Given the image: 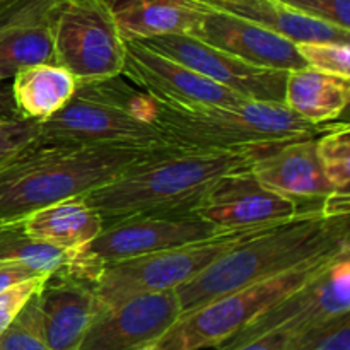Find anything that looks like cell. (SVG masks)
Returning <instances> with one entry per match:
<instances>
[{
  "label": "cell",
  "instance_id": "1",
  "mask_svg": "<svg viewBox=\"0 0 350 350\" xmlns=\"http://www.w3.org/2000/svg\"><path fill=\"white\" fill-rule=\"evenodd\" d=\"M350 214L304 212L270 226L236 245L190 282L176 289L181 311L188 313L224 294L280 275L308 260L350 250ZM181 313V314H183Z\"/></svg>",
  "mask_w": 350,
  "mask_h": 350
},
{
  "label": "cell",
  "instance_id": "2",
  "mask_svg": "<svg viewBox=\"0 0 350 350\" xmlns=\"http://www.w3.org/2000/svg\"><path fill=\"white\" fill-rule=\"evenodd\" d=\"M173 150L180 147L36 144L0 167V219L17 221L55 202L82 197L125 171Z\"/></svg>",
  "mask_w": 350,
  "mask_h": 350
},
{
  "label": "cell",
  "instance_id": "3",
  "mask_svg": "<svg viewBox=\"0 0 350 350\" xmlns=\"http://www.w3.org/2000/svg\"><path fill=\"white\" fill-rule=\"evenodd\" d=\"M269 152V150H267ZM263 150H173L82 195L105 226L135 215L187 214L229 173L250 170Z\"/></svg>",
  "mask_w": 350,
  "mask_h": 350
},
{
  "label": "cell",
  "instance_id": "4",
  "mask_svg": "<svg viewBox=\"0 0 350 350\" xmlns=\"http://www.w3.org/2000/svg\"><path fill=\"white\" fill-rule=\"evenodd\" d=\"M154 123L173 146L183 150L263 152L294 140L318 139L338 125V122L314 125L284 103L253 99L232 106H178L156 101Z\"/></svg>",
  "mask_w": 350,
  "mask_h": 350
},
{
  "label": "cell",
  "instance_id": "5",
  "mask_svg": "<svg viewBox=\"0 0 350 350\" xmlns=\"http://www.w3.org/2000/svg\"><path fill=\"white\" fill-rule=\"evenodd\" d=\"M345 253H350V250L308 260L280 275L232 291L197 310L183 313L163 337L157 338V345L161 350L219 349L269 308L320 275Z\"/></svg>",
  "mask_w": 350,
  "mask_h": 350
},
{
  "label": "cell",
  "instance_id": "6",
  "mask_svg": "<svg viewBox=\"0 0 350 350\" xmlns=\"http://www.w3.org/2000/svg\"><path fill=\"white\" fill-rule=\"evenodd\" d=\"M262 229L265 228L239 229L204 241L109 263L92 282V289L103 308L116 306L142 294L176 291L219 256Z\"/></svg>",
  "mask_w": 350,
  "mask_h": 350
},
{
  "label": "cell",
  "instance_id": "7",
  "mask_svg": "<svg viewBox=\"0 0 350 350\" xmlns=\"http://www.w3.org/2000/svg\"><path fill=\"white\" fill-rule=\"evenodd\" d=\"M226 232L232 231L217 228L190 212L122 219L105 226L91 243L74 252L70 267L65 273L92 284L109 263L204 241Z\"/></svg>",
  "mask_w": 350,
  "mask_h": 350
},
{
  "label": "cell",
  "instance_id": "8",
  "mask_svg": "<svg viewBox=\"0 0 350 350\" xmlns=\"http://www.w3.org/2000/svg\"><path fill=\"white\" fill-rule=\"evenodd\" d=\"M51 24L53 64L77 84L122 75L125 40L103 0H57Z\"/></svg>",
  "mask_w": 350,
  "mask_h": 350
},
{
  "label": "cell",
  "instance_id": "9",
  "mask_svg": "<svg viewBox=\"0 0 350 350\" xmlns=\"http://www.w3.org/2000/svg\"><path fill=\"white\" fill-rule=\"evenodd\" d=\"M38 142L48 146H111L133 149L176 147L154 123L142 122L94 96L75 91L74 98L38 123Z\"/></svg>",
  "mask_w": 350,
  "mask_h": 350
},
{
  "label": "cell",
  "instance_id": "10",
  "mask_svg": "<svg viewBox=\"0 0 350 350\" xmlns=\"http://www.w3.org/2000/svg\"><path fill=\"white\" fill-rule=\"evenodd\" d=\"M349 313L350 253H345L320 275L269 308L219 349L234 347L267 334L296 335Z\"/></svg>",
  "mask_w": 350,
  "mask_h": 350
},
{
  "label": "cell",
  "instance_id": "11",
  "mask_svg": "<svg viewBox=\"0 0 350 350\" xmlns=\"http://www.w3.org/2000/svg\"><path fill=\"white\" fill-rule=\"evenodd\" d=\"M287 198L263 187L250 170L234 171L219 178L207 193L190 208L198 215L226 231L270 228L291 221L304 212L323 211Z\"/></svg>",
  "mask_w": 350,
  "mask_h": 350
},
{
  "label": "cell",
  "instance_id": "12",
  "mask_svg": "<svg viewBox=\"0 0 350 350\" xmlns=\"http://www.w3.org/2000/svg\"><path fill=\"white\" fill-rule=\"evenodd\" d=\"M152 50L187 65L245 99L284 103L289 72L248 64L191 34H161L140 40Z\"/></svg>",
  "mask_w": 350,
  "mask_h": 350
},
{
  "label": "cell",
  "instance_id": "13",
  "mask_svg": "<svg viewBox=\"0 0 350 350\" xmlns=\"http://www.w3.org/2000/svg\"><path fill=\"white\" fill-rule=\"evenodd\" d=\"M122 74L140 85L152 99L170 105L232 106L246 101L224 85L137 40H125Z\"/></svg>",
  "mask_w": 350,
  "mask_h": 350
},
{
  "label": "cell",
  "instance_id": "14",
  "mask_svg": "<svg viewBox=\"0 0 350 350\" xmlns=\"http://www.w3.org/2000/svg\"><path fill=\"white\" fill-rule=\"evenodd\" d=\"M176 291L135 296L103 308L77 350H133L163 337L181 317Z\"/></svg>",
  "mask_w": 350,
  "mask_h": 350
},
{
  "label": "cell",
  "instance_id": "15",
  "mask_svg": "<svg viewBox=\"0 0 350 350\" xmlns=\"http://www.w3.org/2000/svg\"><path fill=\"white\" fill-rule=\"evenodd\" d=\"M193 3L200 10V19L191 36L258 67L286 72L306 67L294 41L202 0H193Z\"/></svg>",
  "mask_w": 350,
  "mask_h": 350
},
{
  "label": "cell",
  "instance_id": "16",
  "mask_svg": "<svg viewBox=\"0 0 350 350\" xmlns=\"http://www.w3.org/2000/svg\"><path fill=\"white\" fill-rule=\"evenodd\" d=\"M103 310L92 284L68 273H55L38 293V317L50 350H77L85 332Z\"/></svg>",
  "mask_w": 350,
  "mask_h": 350
},
{
  "label": "cell",
  "instance_id": "17",
  "mask_svg": "<svg viewBox=\"0 0 350 350\" xmlns=\"http://www.w3.org/2000/svg\"><path fill=\"white\" fill-rule=\"evenodd\" d=\"M250 171L263 187L311 207H323L332 195L340 193L325 176L317 154V139L275 147L260 156Z\"/></svg>",
  "mask_w": 350,
  "mask_h": 350
},
{
  "label": "cell",
  "instance_id": "18",
  "mask_svg": "<svg viewBox=\"0 0 350 350\" xmlns=\"http://www.w3.org/2000/svg\"><path fill=\"white\" fill-rule=\"evenodd\" d=\"M55 3L21 0L16 17L0 34V84L31 65L53 64Z\"/></svg>",
  "mask_w": 350,
  "mask_h": 350
},
{
  "label": "cell",
  "instance_id": "19",
  "mask_svg": "<svg viewBox=\"0 0 350 350\" xmlns=\"http://www.w3.org/2000/svg\"><path fill=\"white\" fill-rule=\"evenodd\" d=\"M24 234L58 248L77 252L105 228L101 215L81 197L41 207L19 219Z\"/></svg>",
  "mask_w": 350,
  "mask_h": 350
},
{
  "label": "cell",
  "instance_id": "20",
  "mask_svg": "<svg viewBox=\"0 0 350 350\" xmlns=\"http://www.w3.org/2000/svg\"><path fill=\"white\" fill-rule=\"evenodd\" d=\"M111 10L123 40L161 34H190L200 19L193 0H103Z\"/></svg>",
  "mask_w": 350,
  "mask_h": 350
},
{
  "label": "cell",
  "instance_id": "21",
  "mask_svg": "<svg viewBox=\"0 0 350 350\" xmlns=\"http://www.w3.org/2000/svg\"><path fill=\"white\" fill-rule=\"evenodd\" d=\"M207 5L248 19L294 43L337 41L350 43V31L311 19L279 0H202Z\"/></svg>",
  "mask_w": 350,
  "mask_h": 350
},
{
  "label": "cell",
  "instance_id": "22",
  "mask_svg": "<svg viewBox=\"0 0 350 350\" xmlns=\"http://www.w3.org/2000/svg\"><path fill=\"white\" fill-rule=\"evenodd\" d=\"M77 81L64 67L40 64L23 68L12 77L10 98L17 116L41 123L60 111L75 94Z\"/></svg>",
  "mask_w": 350,
  "mask_h": 350
},
{
  "label": "cell",
  "instance_id": "23",
  "mask_svg": "<svg viewBox=\"0 0 350 350\" xmlns=\"http://www.w3.org/2000/svg\"><path fill=\"white\" fill-rule=\"evenodd\" d=\"M350 99L349 79L304 67L289 72L284 105L308 122L323 125L337 120Z\"/></svg>",
  "mask_w": 350,
  "mask_h": 350
},
{
  "label": "cell",
  "instance_id": "24",
  "mask_svg": "<svg viewBox=\"0 0 350 350\" xmlns=\"http://www.w3.org/2000/svg\"><path fill=\"white\" fill-rule=\"evenodd\" d=\"M72 256L74 252L24 234L19 219L0 231V260L19 262L40 275L65 273L70 267Z\"/></svg>",
  "mask_w": 350,
  "mask_h": 350
},
{
  "label": "cell",
  "instance_id": "25",
  "mask_svg": "<svg viewBox=\"0 0 350 350\" xmlns=\"http://www.w3.org/2000/svg\"><path fill=\"white\" fill-rule=\"evenodd\" d=\"M317 154L327 180L340 193H349L350 185V129L338 123L317 139Z\"/></svg>",
  "mask_w": 350,
  "mask_h": 350
},
{
  "label": "cell",
  "instance_id": "26",
  "mask_svg": "<svg viewBox=\"0 0 350 350\" xmlns=\"http://www.w3.org/2000/svg\"><path fill=\"white\" fill-rule=\"evenodd\" d=\"M286 350H350V313L291 335Z\"/></svg>",
  "mask_w": 350,
  "mask_h": 350
},
{
  "label": "cell",
  "instance_id": "27",
  "mask_svg": "<svg viewBox=\"0 0 350 350\" xmlns=\"http://www.w3.org/2000/svg\"><path fill=\"white\" fill-rule=\"evenodd\" d=\"M0 350H50L41 337L38 293L27 301L16 320L0 334Z\"/></svg>",
  "mask_w": 350,
  "mask_h": 350
},
{
  "label": "cell",
  "instance_id": "28",
  "mask_svg": "<svg viewBox=\"0 0 350 350\" xmlns=\"http://www.w3.org/2000/svg\"><path fill=\"white\" fill-rule=\"evenodd\" d=\"M301 57L306 67L325 74L350 79V46L349 43L337 41H314V43H297Z\"/></svg>",
  "mask_w": 350,
  "mask_h": 350
},
{
  "label": "cell",
  "instance_id": "29",
  "mask_svg": "<svg viewBox=\"0 0 350 350\" xmlns=\"http://www.w3.org/2000/svg\"><path fill=\"white\" fill-rule=\"evenodd\" d=\"M36 144H40L36 122L23 118L7 120L0 125V167Z\"/></svg>",
  "mask_w": 350,
  "mask_h": 350
},
{
  "label": "cell",
  "instance_id": "30",
  "mask_svg": "<svg viewBox=\"0 0 350 350\" xmlns=\"http://www.w3.org/2000/svg\"><path fill=\"white\" fill-rule=\"evenodd\" d=\"M296 12L350 31V0H279Z\"/></svg>",
  "mask_w": 350,
  "mask_h": 350
},
{
  "label": "cell",
  "instance_id": "31",
  "mask_svg": "<svg viewBox=\"0 0 350 350\" xmlns=\"http://www.w3.org/2000/svg\"><path fill=\"white\" fill-rule=\"evenodd\" d=\"M50 277L51 275L31 277V279L14 284L9 289L0 293V334L16 320L17 314L27 304V301L43 289V286Z\"/></svg>",
  "mask_w": 350,
  "mask_h": 350
},
{
  "label": "cell",
  "instance_id": "32",
  "mask_svg": "<svg viewBox=\"0 0 350 350\" xmlns=\"http://www.w3.org/2000/svg\"><path fill=\"white\" fill-rule=\"evenodd\" d=\"M36 275H40V273L31 270L29 267L23 265V263L14 262V260H0V293L9 289L14 284H19Z\"/></svg>",
  "mask_w": 350,
  "mask_h": 350
},
{
  "label": "cell",
  "instance_id": "33",
  "mask_svg": "<svg viewBox=\"0 0 350 350\" xmlns=\"http://www.w3.org/2000/svg\"><path fill=\"white\" fill-rule=\"evenodd\" d=\"M291 335L287 334H267L255 340L245 342V344L234 345V347H224L217 350H286Z\"/></svg>",
  "mask_w": 350,
  "mask_h": 350
},
{
  "label": "cell",
  "instance_id": "34",
  "mask_svg": "<svg viewBox=\"0 0 350 350\" xmlns=\"http://www.w3.org/2000/svg\"><path fill=\"white\" fill-rule=\"evenodd\" d=\"M133 350H161V347H159V345H157V342H150V344L142 345V347L133 349Z\"/></svg>",
  "mask_w": 350,
  "mask_h": 350
},
{
  "label": "cell",
  "instance_id": "35",
  "mask_svg": "<svg viewBox=\"0 0 350 350\" xmlns=\"http://www.w3.org/2000/svg\"><path fill=\"white\" fill-rule=\"evenodd\" d=\"M14 221H5V219H0V231H2L3 228H7L9 224H12Z\"/></svg>",
  "mask_w": 350,
  "mask_h": 350
},
{
  "label": "cell",
  "instance_id": "36",
  "mask_svg": "<svg viewBox=\"0 0 350 350\" xmlns=\"http://www.w3.org/2000/svg\"><path fill=\"white\" fill-rule=\"evenodd\" d=\"M7 120H12V118H10V116H7L5 113H2V111H0V125H2V123H5Z\"/></svg>",
  "mask_w": 350,
  "mask_h": 350
},
{
  "label": "cell",
  "instance_id": "37",
  "mask_svg": "<svg viewBox=\"0 0 350 350\" xmlns=\"http://www.w3.org/2000/svg\"><path fill=\"white\" fill-rule=\"evenodd\" d=\"M5 2H10V0H0V5H2V3H5Z\"/></svg>",
  "mask_w": 350,
  "mask_h": 350
}]
</instances>
